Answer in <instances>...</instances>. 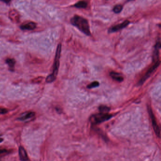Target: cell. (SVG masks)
I'll return each mask as SVG.
<instances>
[{"mask_svg":"<svg viewBox=\"0 0 161 161\" xmlns=\"http://www.w3.org/2000/svg\"><path fill=\"white\" fill-rule=\"evenodd\" d=\"M70 23L87 36L91 35L89 22L87 19L81 16L74 15L70 20Z\"/></svg>","mask_w":161,"mask_h":161,"instance_id":"6da1fadb","label":"cell"},{"mask_svg":"<svg viewBox=\"0 0 161 161\" xmlns=\"http://www.w3.org/2000/svg\"><path fill=\"white\" fill-rule=\"evenodd\" d=\"M62 50L61 44H58L57 48L56 54H55L54 62L53 71L52 73L49 75L46 79V82L47 83H51L55 81L56 79L57 75H58V71L60 66V53Z\"/></svg>","mask_w":161,"mask_h":161,"instance_id":"7a4b0ae2","label":"cell"},{"mask_svg":"<svg viewBox=\"0 0 161 161\" xmlns=\"http://www.w3.org/2000/svg\"><path fill=\"white\" fill-rule=\"evenodd\" d=\"M111 117H113V115L111 114L100 113L92 115L90 117V121L93 125H97L110 120Z\"/></svg>","mask_w":161,"mask_h":161,"instance_id":"3957f363","label":"cell"},{"mask_svg":"<svg viewBox=\"0 0 161 161\" xmlns=\"http://www.w3.org/2000/svg\"><path fill=\"white\" fill-rule=\"evenodd\" d=\"M160 64V61L159 60H157L156 62L154 63V64L152 65V67H151L148 70V71L144 75V76L140 80L139 82L138 83V86L142 85L146 82V81L149 78V77L151 76V75H152L153 72H154V71L156 70V69L159 66Z\"/></svg>","mask_w":161,"mask_h":161,"instance_id":"277c9868","label":"cell"},{"mask_svg":"<svg viewBox=\"0 0 161 161\" xmlns=\"http://www.w3.org/2000/svg\"><path fill=\"white\" fill-rule=\"evenodd\" d=\"M148 112L149 113V116L150 117L152 122V126H153V129L154 130V132L156 133V135L160 138V129L159 127L157 122L156 120V117L154 116V114H153L152 110L151 108L150 107H148Z\"/></svg>","mask_w":161,"mask_h":161,"instance_id":"5b68a950","label":"cell"},{"mask_svg":"<svg viewBox=\"0 0 161 161\" xmlns=\"http://www.w3.org/2000/svg\"><path fill=\"white\" fill-rule=\"evenodd\" d=\"M129 23H130L129 21L127 20H125L121 24H118L117 25L111 27L108 30V33H114V32H117L119 30H121L127 27Z\"/></svg>","mask_w":161,"mask_h":161,"instance_id":"8992f818","label":"cell"},{"mask_svg":"<svg viewBox=\"0 0 161 161\" xmlns=\"http://www.w3.org/2000/svg\"><path fill=\"white\" fill-rule=\"evenodd\" d=\"M9 17L11 21L13 23H17L20 20V15L19 12L14 9H11L9 13Z\"/></svg>","mask_w":161,"mask_h":161,"instance_id":"52a82bcc","label":"cell"},{"mask_svg":"<svg viewBox=\"0 0 161 161\" xmlns=\"http://www.w3.org/2000/svg\"><path fill=\"white\" fill-rule=\"evenodd\" d=\"M36 25L33 22L24 23L20 25V29L23 30H33L36 28Z\"/></svg>","mask_w":161,"mask_h":161,"instance_id":"ba28073f","label":"cell"},{"mask_svg":"<svg viewBox=\"0 0 161 161\" xmlns=\"http://www.w3.org/2000/svg\"><path fill=\"white\" fill-rule=\"evenodd\" d=\"M19 156L21 161H27L28 160V156L27 152L23 146H20L19 148Z\"/></svg>","mask_w":161,"mask_h":161,"instance_id":"9c48e42d","label":"cell"},{"mask_svg":"<svg viewBox=\"0 0 161 161\" xmlns=\"http://www.w3.org/2000/svg\"><path fill=\"white\" fill-rule=\"evenodd\" d=\"M35 116V113L34 112H27L23 114L20 117H19L17 119V120L19 121H25V120H28L32 118Z\"/></svg>","mask_w":161,"mask_h":161,"instance_id":"30bf717a","label":"cell"},{"mask_svg":"<svg viewBox=\"0 0 161 161\" xmlns=\"http://www.w3.org/2000/svg\"><path fill=\"white\" fill-rule=\"evenodd\" d=\"M110 75L113 80H115L116 81L118 82L119 83L122 82L124 80V78L121 73H118L117 72H111Z\"/></svg>","mask_w":161,"mask_h":161,"instance_id":"8fae6325","label":"cell"},{"mask_svg":"<svg viewBox=\"0 0 161 161\" xmlns=\"http://www.w3.org/2000/svg\"><path fill=\"white\" fill-rule=\"evenodd\" d=\"M88 5L87 3L85 1H80L74 4V6L78 9H85Z\"/></svg>","mask_w":161,"mask_h":161,"instance_id":"7c38bea8","label":"cell"},{"mask_svg":"<svg viewBox=\"0 0 161 161\" xmlns=\"http://www.w3.org/2000/svg\"><path fill=\"white\" fill-rule=\"evenodd\" d=\"M6 63H7L8 65L9 66V68H11V69H14V66H15V60L13 59H7L6 60Z\"/></svg>","mask_w":161,"mask_h":161,"instance_id":"4fadbf2b","label":"cell"},{"mask_svg":"<svg viewBox=\"0 0 161 161\" xmlns=\"http://www.w3.org/2000/svg\"><path fill=\"white\" fill-rule=\"evenodd\" d=\"M123 6L121 4H117L114 6L113 9V11L115 13L119 14L122 11Z\"/></svg>","mask_w":161,"mask_h":161,"instance_id":"5bb4252c","label":"cell"},{"mask_svg":"<svg viewBox=\"0 0 161 161\" xmlns=\"http://www.w3.org/2000/svg\"><path fill=\"white\" fill-rule=\"evenodd\" d=\"M99 110L101 113H108V112L110 110V108L105 106H101L99 108Z\"/></svg>","mask_w":161,"mask_h":161,"instance_id":"9a60e30c","label":"cell"},{"mask_svg":"<svg viewBox=\"0 0 161 161\" xmlns=\"http://www.w3.org/2000/svg\"><path fill=\"white\" fill-rule=\"evenodd\" d=\"M99 86V83H98V82L95 81L87 85V88L88 89H92V88L97 87Z\"/></svg>","mask_w":161,"mask_h":161,"instance_id":"2e32d148","label":"cell"},{"mask_svg":"<svg viewBox=\"0 0 161 161\" xmlns=\"http://www.w3.org/2000/svg\"><path fill=\"white\" fill-rule=\"evenodd\" d=\"M43 79V78L42 77H37L36 78L34 79L33 80H32V82L34 84H39V83H40L42 81Z\"/></svg>","mask_w":161,"mask_h":161,"instance_id":"e0dca14e","label":"cell"},{"mask_svg":"<svg viewBox=\"0 0 161 161\" xmlns=\"http://www.w3.org/2000/svg\"><path fill=\"white\" fill-rule=\"evenodd\" d=\"M8 112V111L7 109L4 108H0V114L1 115H4L7 114Z\"/></svg>","mask_w":161,"mask_h":161,"instance_id":"ac0fdd59","label":"cell"},{"mask_svg":"<svg viewBox=\"0 0 161 161\" xmlns=\"http://www.w3.org/2000/svg\"><path fill=\"white\" fill-rule=\"evenodd\" d=\"M8 151L6 149H0V154H4L7 153Z\"/></svg>","mask_w":161,"mask_h":161,"instance_id":"d6986e66","label":"cell"},{"mask_svg":"<svg viewBox=\"0 0 161 161\" xmlns=\"http://www.w3.org/2000/svg\"><path fill=\"white\" fill-rule=\"evenodd\" d=\"M0 1L4 2V3H9L11 1V0H0Z\"/></svg>","mask_w":161,"mask_h":161,"instance_id":"ffe728a7","label":"cell"}]
</instances>
